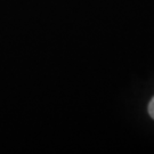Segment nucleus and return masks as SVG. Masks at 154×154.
<instances>
[{
	"mask_svg": "<svg viewBox=\"0 0 154 154\" xmlns=\"http://www.w3.org/2000/svg\"><path fill=\"white\" fill-rule=\"evenodd\" d=\"M149 116H151V118L154 119V96H153V98L151 99V102H149Z\"/></svg>",
	"mask_w": 154,
	"mask_h": 154,
	"instance_id": "1",
	"label": "nucleus"
}]
</instances>
